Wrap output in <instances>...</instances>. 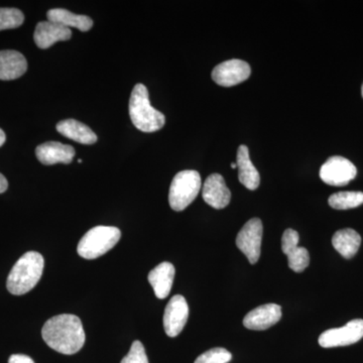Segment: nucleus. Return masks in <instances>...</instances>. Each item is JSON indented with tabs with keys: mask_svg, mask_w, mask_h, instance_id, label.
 <instances>
[{
	"mask_svg": "<svg viewBox=\"0 0 363 363\" xmlns=\"http://www.w3.org/2000/svg\"><path fill=\"white\" fill-rule=\"evenodd\" d=\"M357 175V167L343 157H331L320 169V178L330 186L347 185Z\"/></svg>",
	"mask_w": 363,
	"mask_h": 363,
	"instance_id": "6",
	"label": "nucleus"
},
{
	"mask_svg": "<svg viewBox=\"0 0 363 363\" xmlns=\"http://www.w3.org/2000/svg\"><path fill=\"white\" fill-rule=\"evenodd\" d=\"M362 97H363V84H362Z\"/></svg>",
	"mask_w": 363,
	"mask_h": 363,
	"instance_id": "30",
	"label": "nucleus"
},
{
	"mask_svg": "<svg viewBox=\"0 0 363 363\" xmlns=\"http://www.w3.org/2000/svg\"><path fill=\"white\" fill-rule=\"evenodd\" d=\"M298 233L294 229H286L281 238V250L288 257L289 267L295 272H302L309 267V252L298 247Z\"/></svg>",
	"mask_w": 363,
	"mask_h": 363,
	"instance_id": "11",
	"label": "nucleus"
},
{
	"mask_svg": "<svg viewBox=\"0 0 363 363\" xmlns=\"http://www.w3.org/2000/svg\"><path fill=\"white\" fill-rule=\"evenodd\" d=\"M281 318V306L266 304L255 308L243 319V325L250 330H267L278 323Z\"/></svg>",
	"mask_w": 363,
	"mask_h": 363,
	"instance_id": "13",
	"label": "nucleus"
},
{
	"mask_svg": "<svg viewBox=\"0 0 363 363\" xmlns=\"http://www.w3.org/2000/svg\"><path fill=\"white\" fill-rule=\"evenodd\" d=\"M45 260L39 252L25 253L14 264L7 278V290L21 296L32 291L39 283L44 272Z\"/></svg>",
	"mask_w": 363,
	"mask_h": 363,
	"instance_id": "2",
	"label": "nucleus"
},
{
	"mask_svg": "<svg viewBox=\"0 0 363 363\" xmlns=\"http://www.w3.org/2000/svg\"><path fill=\"white\" fill-rule=\"evenodd\" d=\"M332 245L343 257L350 259L357 255L362 245V238L353 229H342L334 234Z\"/></svg>",
	"mask_w": 363,
	"mask_h": 363,
	"instance_id": "21",
	"label": "nucleus"
},
{
	"mask_svg": "<svg viewBox=\"0 0 363 363\" xmlns=\"http://www.w3.org/2000/svg\"><path fill=\"white\" fill-rule=\"evenodd\" d=\"M28 70V62L20 52L0 51V80L9 81L21 77Z\"/></svg>",
	"mask_w": 363,
	"mask_h": 363,
	"instance_id": "16",
	"label": "nucleus"
},
{
	"mask_svg": "<svg viewBox=\"0 0 363 363\" xmlns=\"http://www.w3.org/2000/svg\"><path fill=\"white\" fill-rule=\"evenodd\" d=\"M202 196L204 201L215 209H223L228 206L231 193L225 180L220 174H212L203 184Z\"/></svg>",
	"mask_w": 363,
	"mask_h": 363,
	"instance_id": "12",
	"label": "nucleus"
},
{
	"mask_svg": "<svg viewBox=\"0 0 363 363\" xmlns=\"http://www.w3.org/2000/svg\"><path fill=\"white\" fill-rule=\"evenodd\" d=\"M262 222L259 218L248 220L236 238V245L245 253L250 264H257L260 257L262 240Z\"/></svg>",
	"mask_w": 363,
	"mask_h": 363,
	"instance_id": "7",
	"label": "nucleus"
},
{
	"mask_svg": "<svg viewBox=\"0 0 363 363\" xmlns=\"http://www.w3.org/2000/svg\"><path fill=\"white\" fill-rule=\"evenodd\" d=\"M252 69L247 62L233 59L219 64L212 71V79L216 84L223 87H233L247 80Z\"/></svg>",
	"mask_w": 363,
	"mask_h": 363,
	"instance_id": "9",
	"label": "nucleus"
},
{
	"mask_svg": "<svg viewBox=\"0 0 363 363\" xmlns=\"http://www.w3.org/2000/svg\"><path fill=\"white\" fill-rule=\"evenodd\" d=\"M329 205L334 209L347 210L363 204L362 192H339L329 197Z\"/></svg>",
	"mask_w": 363,
	"mask_h": 363,
	"instance_id": "22",
	"label": "nucleus"
},
{
	"mask_svg": "<svg viewBox=\"0 0 363 363\" xmlns=\"http://www.w3.org/2000/svg\"><path fill=\"white\" fill-rule=\"evenodd\" d=\"M175 278V267L171 262H162L149 274V281L157 298L168 297Z\"/></svg>",
	"mask_w": 363,
	"mask_h": 363,
	"instance_id": "17",
	"label": "nucleus"
},
{
	"mask_svg": "<svg viewBox=\"0 0 363 363\" xmlns=\"http://www.w3.org/2000/svg\"><path fill=\"white\" fill-rule=\"evenodd\" d=\"M201 186V177L194 169H186L177 174L169 187V206L175 211H183L197 198Z\"/></svg>",
	"mask_w": 363,
	"mask_h": 363,
	"instance_id": "5",
	"label": "nucleus"
},
{
	"mask_svg": "<svg viewBox=\"0 0 363 363\" xmlns=\"http://www.w3.org/2000/svg\"><path fill=\"white\" fill-rule=\"evenodd\" d=\"M363 337V320L355 319L341 328L325 331L319 337L320 346L324 348L340 347L358 342Z\"/></svg>",
	"mask_w": 363,
	"mask_h": 363,
	"instance_id": "8",
	"label": "nucleus"
},
{
	"mask_svg": "<svg viewBox=\"0 0 363 363\" xmlns=\"http://www.w3.org/2000/svg\"><path fill=\"white\" fill-rule=\"evenodd\" d=\"M189 317L187 301L181 295L174 296L164 314V328L169 337H176L183 330Z\"/></svg>",
	"mask_w": 363,
	"mask_h": 363,
	"instance_id": "10",
	"label": "nucleus"
},
{
	"mask_svg": "<svg viewBox=\"0 0 363 363\" xmlns=\"http://www.w3.org/2000/svg\"><path fill=\"white\" fill-rule=\"evenodd\" d=\"M7 188H9V183H7L6 177L0 174V194L6 192Z\"/></svg>",
	"mask_w": 363,
	"mask_h": 363,
	"instance_id": "27",
	"label": "nucleus"
},
{
	"mask_svg": "<svg viewBox=\"0 0 363 363\" xmlns=\"http://www.w3.org/2000/svg\"><path fill=\"white\" fill-rule=\"evenodd\" d=\"M6 133H4V131L0 128V147H2L4 145V143H6Z\"/></svg>",
	"mask_w": 363,
	"mask_h": 363,
	"instance_id": "28",
	"label": "nucleus"
},
{
	"mask_svg": "<svg viewBox=\"0 0 363 363\" xmlns=\"http://www.w3.org/2000/svg\"><path fill=\"white\" fill-rule=\"evenodd\" d=\"M236 164L240 183L248 190H257L260 184L259 173L253 166L247 145H242L238 147Z\"/></svg>",
	"mask_w": 363,
	"mask_h": 363,
	"instance_id": "18",
	"label": "nucleus"
},
{
	"mask_svg": "<svg viewBox=\"0 0 363 363\" xmlns=\"http://www.w3.org/2000/svg\"><path fill=\"white\" fill-rule=\"evenodd\" d=\"M121 363H149L145 347L140 341L136 340L133 343L130 352Z\"/></svg>",
	"mask_w": 363,
	"mask_h": 363,
	"instance_id": "25",
	"label": "nucleus"
},
{
	"mask_svg": "<svg viewBox=\"0 0 363 363\" xmlns=\"http://www.w3.org/2000/svg\"><path fill=\"white\" fill-rule=\"evenodd\" d=\"M48 20L52 23L66 26V28H75L81 32H88L93 26L92 18L82 14H75L64 9H50L47 13Z\"/></svg>",
	"mask_w": 363,
	"mask_h": 363,
	"instance_id": "20",
	"label": "nucleus"
},
{
	"mask_svg": "<svg viewBox=\"0 0 363 363\" xmlns=\"http://www.w3.org/2000/svg\"><path fill=\"white\" fill-rule=\"evenodd\" d=\"M43 339L49 347L62 354L72 355L82 350L85 331L80 318L61 314L45 322L42 329Z\"/></svg>",
	"mask_w": 363,
	"mask_h": 363,
	"instance_id": "1",
	"label": "nucleus"
},
{
	"mask_svg": "<svg viewBox=\"0 0 363 363\" xmlns=\"http://www.w3.org/2000/svg\"><path fill=\"white\" fill-rule=\"evenodd\" d=\"M25 16L18 9H0V30H11L23 25Z\"/></svg>",
	"mask_w": 363,
	"mask_h": 363,
	"instance_id": "23",
	"label": "nucleus"
},
{
	"mask_svg": "<svg viewBox=\"0 0 363 363\" xmlns=\"http://www.w3.org/2000/svg\"><path fill=\"white\" fill-rule=\"evenodd\" d=\"M71 38L70 28L50 21H40L35 26V35H33L35 45L40 49H48V48L52 47L55 43L68 40Z\"/></svg>",
	"mask_w": 363,
	"mask_h": 363,
	"instance_id": "15",
	"label": "nucleus"
},
{
	"mask_svg": "<svg viewBox=\"0 0 363 363\" xmlns=\"http://www.w3.org/2000/svg\"><path fill=\"white\" fill-rule=\"evenodd\" d=\"M57 130L62 135L83 145H93L97 142L96 133L91 130L89 126L75 119H65L60 121L57 124Z\"/></svg>",
	"mask_w": 363,
	"mask_h": 363,
	"instance_id": "19",
	"label": "nucleus"
},
{
	"mask_svg": "<svg viewBox=\"0 0 363 363\" xmlns=\"http://www.w3.org/2000/svg\"><path fill=\"white\" fill-rule=\"evenodd\" d=\"M231 358L233 355L228 350L217 347L203 353L195 360V363H228Z\"/></svg>",
	"mask_w": 363,
	"mask_h": 363,
	"instance_id": "24",
	"label": "nucleus"
},
{
	"mask_svg": "<svg viewBox=\"0 0 363 363\" xmlns=\"http://www.w3.org/2000/svg\"><path fill=\"white\" fill-rule=\"evenodd\" d=\"M121 238V233L117 227L96 226L81 238L77 252L83 259H95L116 247Z\"/></svg>",
	"mask_w": 363,
	"mask_h": 363,
	"instance_id": "4",
	"label": "nucleus"
},
{
	"mask_svg": "<svg viewBox=\"0 0 363 363\" xmlns=\"http://www.w3.org/2000/svg\"><path fill=\"white\" fill-rule=\"evenodd\" d=\"M130 116L133 125L143 133L162 130L166 123L164 114L150 105L149 90L143 84H136L131 92Z\"/></svg>",
	"mask_w": 363,
	"mask_h": 363,
	"instance_id": "3",
	"label": "nucleus"
},
{
	"mask_svg": "<svg viewBox=\"0 0 363 363\" xmlns=\"http://www.w3.org/2000/svg\"><path fill=\"white\" fill-rule=\"evenodd\" d=\"M9 363H35V362L28 355L13 354L9 357Z\"/></svg>",
	"mask_w": 363,
	"mask_h": 363,
	"instance_id": "26",
	"label": "nucleus"
},
{
	"mask_svg": "<svg viewBox=\"0 0 363 363\" xmlns=\"http://www.w3.org/2000/svg\"><path fill=\"white\" fill-rule=\"evenodd\" d=\"M38 160L45 166L55 164H70L75 157V150L69 145L58 142H48L35 150Z\"/></svg>",
	"mask_w": 363,
	"mask_h": 363,
	"instance_id": "14",
	"label": "nucleus"
},
{
	"mask_svg": "<svg viewBox=\"0 0 363 363\" xmlns=\"http://www.w3.org/2000/svg\"><path fill=\"white\" fill-rule=\"evenodd\" d=\"M231 168L238 169V164H236V162H233V164H231Z\"/></svg>",
	"mask_w": 363,
	"mask_h": 363,
	"instance_id": "29",
	"label": "nucleus"
}]
</instances>
